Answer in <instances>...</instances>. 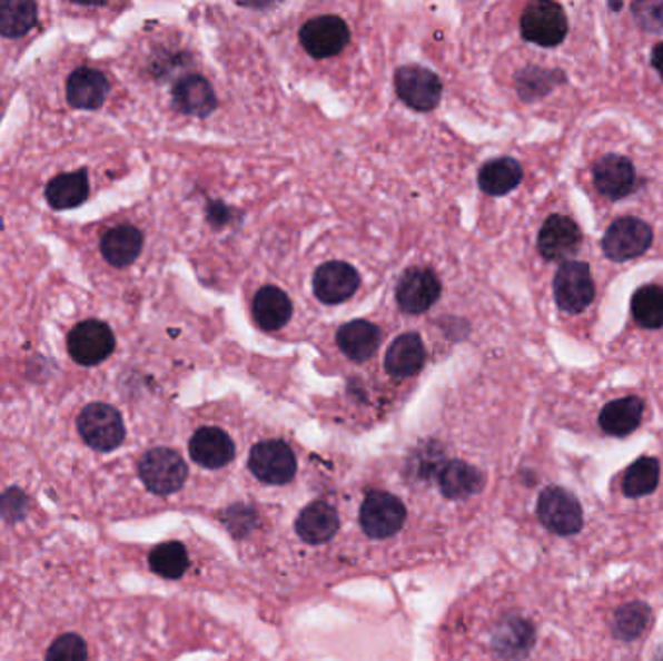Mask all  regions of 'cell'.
I'll use <instances>...</instances> for the list:
<instances>
[{
    "instance_id": "cb8c5ba5",
    "label": "cell",
    "mask_w": 663,
    "mask_h": 661,
    "mask_svg": "<svg viewBox=\"0 0 663 661\" xmlns=\"http://www.w3.org/2000/svg\"><path fill=\"white\" fill-rule=\"evenodd\" d=\"M142 245V234L136 227L119 226L107 231L106 237L101 239V253L106 256L107 263L113 264L117 268H125L135 263Z\"/></svg>"
},
{
    "instance_id": "2e32d148",
    "label": "cell",
    "mask_w": 663,
    "mask_h": 661,
    "mask_svg": "<svg viewBox=\"0 0 663 661\" xmlns=\"http://www.w3.org/2000/svg\"><path fill=\"white\" fill-rule=\"evenodd\" d=\"M190 458L208 470L224 467L235 458V444L226 431L218 427L198 428L189 444Z\"/></svg>"
},
{
    "instance_id": "4316f807",
    "label": "cell",
    "mask_w": 663,
    "mask_h": 661,
    "mask_svg": "<svg viewBox=\"0 0 663 661\" xmlns=\"http://www.w3.org/2000/svg\"><path fill=\"white\" fill-rule=\"evenodd\" d=\"M88 193H90V185H88L86 171L59 175L47 185L46 190L47 200L57 210L80 206L88 198Z\"/></svg>"
},
{
    "instance_id": "836d02e7",
    "label": "cell",
    "mask_w": 663,
    "mask_h": 661,
    "mask_svg": "<svg viewBox=\"0 0 663 661\" xmlns=\"http://www.w3.org/2000/svg\"><path fill=\"white\" fill-rule=\"evenodd\" d=\"M46 661H88V647L80 637L65 634L47 650Z\"/></svg>"
},
{
    "instance_id": "30bf717a",
    "label": "cell",
    "mask_w": 663,
    "mask_h": 661,
    "mask_svg": "<svg viewBox=\"0 0 663 661\" xmlns=\"http://www.w3.org/2000/svg\"><path fill=\"white\" fill-rule=\"evenodd\" d=\"M113 349V332L101 320H83L68 336L70 357L86 367L103 363Z\"/></svg>"
},
{
    "instance_id": "8992f818",
    "label": "cell",
    "mask_w": 663,
    "mask_h": 661,
    "mask_svg": "<svg viewBox=\"0 0 663 661\" xmlns=\"http://www.w3.org/2000/svg\"><path fill=\"white\" fill-rule=\"evenodd\" d=\"M78 431L93 451H115L125 441V423L115 407L90 404L78 417Z\"/></svg>"
},
{
    "instance_id": "83f0119b",
    "label": "cell",
    "mask_w": 663,
    "mask_h": 661,
    "mask_svg": "<svg viewBox=\"0 0 663 661\" xmlns=\"http://www.w3.org/2000/svg\"><path fill=\"white\" fill-rule=\"evenodd\" d=\"M38 7L28 0L0 2V33L4 38H22L33 28Z\"/></svg>"
},
{
    "instance_id": "603a6c76",
    "label": "cell",
    "mask_w": 663,
    "mask_h": 661,
    "mask_svg": "<svg viewBox=\"0 0 663 661\" xmlns=\"http://www.w3.org/2000/svg\"><path fill=\"white\" fill-rule=\"evenodd\" d=\"M175 106L179 111L195 117H206L216 109V93L202 76H187L175 86Z\"/></svg>"
},
{
    "instance_id": "44dd1931",
    "label": "cell",
    "mask_w": 663,
    "mask_h": 661,
    "mask_svg": "<svg viewBox=\"0 0 663 661\" xmlns=\"http://www.w3.org/2000/svg\"><path fill=\"white\" fill-rule=\"evenodd\" d=\"M425 363V347L419 334L407 332L394 339L393 346L386 352V371L396 378H407L422 371Z\"/></svg>"
},
{
    "instance_id": "8fae6325",
    "label": "cell",
    "mask_w": 663,
    "mask_h": 661,
    "mask_svg": "<svg viewBox=\"0 0 663 661\" xmlns=\"http://www.w3.org/2000/svg\"><path fill=\"white\" fill-rule=\"evenodd\" d=\"M399 99L415 111H433L443 96V83L435 72L423 67H404L396 72Z\"/></svg>"
},
{
    "instance_id": "7a4b0ae2",
    "label": "cell",
    "mask_w": 663,
    "mask_h": 661,
    "mask_svg": "<svg viewBox=\"0 0 663 661\" xmlns=\"http://www.w3.org/2000/svg\"><path fill=\"white\" fill-rule=\"evenodd\" d=\"M522 36L540 47H557L568 33L565 10L557 2L542 0L530 4L521 18Z\"/></svg>"
},
{
    "instance_id": "9a60e30c",
    "label": "cell",
    "mask_w": 663,
    "mask_h": 661,
    "mask_svg": "<svg viewBox=\"0 0 663 661\" xmlns=\"http://www.w3.org/2000/svg\"><path fill=\"white\" fill-rule=\"evenodd\" d=\"M594 182L597 190L610 200H621L633 195L636 188V171L623 156H605L594 167Z\"/></svg>"
},
{
    "instance_id": "4dcf8cb0",
    "label": "cell",
    "mask_w": 663,
    "mask_h": 661,
    "mask_svg": "<svg viewBox=\"0 0 663 661\" xmlns=\"http://www.w3.org/2000/svg\"><path fill=\"white\" fill-rule=\"evenodd\" d=\"M660 483V462L656 458L636 460L633 466L626 470L623 477V491L626 496L650 495Z\"/></svg>"
},
{
    "instance_id": "52a82bcc",
    "label": "cell",
    "mask_w": 663,
    "mask_h": 661,
    "mask_svg": "<svg viewBox=\"0 0 663 661\" xmlns=\"http://www.w3.org/2000/svg\"><path fill=\"white\" fill-rule=\"evenodd\" d=\"M537 516L543 526L557 535L578 534L584 514L576 496L561 487H547L537 501Z\"/></svg>"
},
{
    "instance_id": "7402d4cb",
    "label": "cell",
    "mask_w": 663,
    "mask_h": 661,
    "mask_svg": "<svg viewBox=\"0 0 663 661\" xmlns=\"http://www.w3.org/2000/svg\"><path fill=\"white\" fill-rule=\"evenodd\" d=\"M644 414V402L636 396L613 399L600 414V427L611 436L631 435L639 428Z\"/></svg>"
},
{
    "instance_id": "4fadbf2b",
    "label": "cell",
    "mask_w": 663,
    "mask_h": 661,
    "mask_svg": "<svg viewBox=\"0 0 663 661\" xmlns=\"http://www.w3.org/2000/svg\"><path fill=\"white\" fill-rule=\"evenodd\" d=\"M441 292L443 287L433 272L427 268H414L407 270L399 279L396 300L399 308L409 315H422L437 303Z\"/></svg>"
},
{
    "instance_id": "ac0fdd59",
    "label": "cell",
    "mask_w": 663,
    "mask_h": 661,
    "mask_svg": "<svg viewBox=\"0 0 663 661\" xmlns=\"http://www.w3.org/2000/svg\"><path fill=\"white\" fill-rule=\"evenodd\" d=\"M380 339H383V334L378 331V326L367 323V320L344 324L336 336L342 354L357 363L369 361L373 355L377 354Z\"/></svg>"
},
{
    "instance_id": "e0dca14e",
    "label": "cell",
    "mask_w": 663,
    "mask_h": 661,
    "mask_svg": "<svg viewBox=\"0 0 663 661\" xmlns=\"http://www.w3.org/2000/svg\"><path fill=\"white\" fill-rule=\"evenodd\" d=\"M338 512L325 501L313 503L299 514L295 530L303 541L310 545H320L338 534Z\"/></svg>"
},
{
    "instance_id": "7c38bea8",
    "label": "cell",
    "mask_w": 663,
    "mask_h": 661,
    "mask_svg": "<svg viewBox=\"0 0 663 661\" xmlns=\"http://www.w3.org/2000/svg\"><path fill=\"white\" fill-rule=\"evenodd\" d=\"M581 243V227L573 219L558 214L545 219L537 235V248L550 263H568V258L578 253Z\"/></svg>"
},
{
    "instance_id": "d4e9b609",
    "label": "cell",
    "mask_w": 663,
    "mask_h": 661,
    "mask_svg": "<svg viewBox=\"0 0 663 661\" xmlns=\"http://www.w3.org/2000/svg\"><path fill=\"white\" fill-rule=\"evenodd\" d=\"M438 483L448 499H467L482 491L485 477L477 467L469 466L461 460H454L448 462L445 470L441 472Z\"/></svg>"
},
{
    "instance_id": "5b68a950",
    "label": "cell",
    "mask_w": 663,
    "mask_h": 661,
    "mask_svg": "<svg viewBox=\"0 0 663 661\" xmlns=\"http://www.w3.org/2000/svg\"><path fill=\"white\" fill-rule=\"evenodd\" d=\"M652 227L639 218H619L603 235L602 248L605 256L615 263H625L644 255L652 247Z\"/></svg>"
},
{
    "instance_id": "f1b7e54d",
    "label": "cell",
    "mask_w": 663,
    "mask_h": 661,
    "mask_svg": "<svg viewBox=\"0 0 663 661\" xmlns=\"http://www.w3.org/2000/svg\"><path fill=\"white\" fill-rule=\"evenodd\" d=\"M151 571L164 579H181L189 571V553L179 541H167L150 553Z\"/></svg>"
},
{
    "instance_id": "1f68e13d",
    "label": "cell",
    "mask_w": 663,
    "mask_h": 661,
    "mask_svg": "<svg viewBox=\"0 0 663 661\" xmlns=\"http://www.w3.org/2000/svg\"><path fill=\"white\" fill-rule=\"evenodd\" d=\"M649 621V605H644L641 601L626 603V605L615 611V616H613V632L621 640L639 639L642 632L646 631Z\"/></svg>"
},
{
    "instance_id": "484cf974",
    "label": "cell",
    "mask_w": 663,
    "mask_h": 661,
    "mask_svg": "<svg viewBox=\"0 0 663 661\" xmlns=\"http://www.w3.org/2000/svg\"><path fill=\"white\" fill-rule=\"evenodd\" d=\"M524 177L522 166L513 158L493 159L479 171V187L491 196L508 195L518 187Z\"/></svg>"
},
{
    "instance_id": "e575fe53",
    "label": "cell",
    "mask_w": 663,
    "mask_h": 661,
    "mask_svg": "<svg viewBox=\"0 0 663 661\" xmlns=\"http://www.w3.org/2000/svg\"><path fill=\"white\" fill-rule=\"evenodd\" d=\"M652 67L656 68L663 78V43H657L652 51Z\"/></svg>"
},
{
    "instance_id": "ba28073f",
    "label": "cell",
    "mask_w": 663,
    "mask_h": 661,
    "mask_svg": "<svg viewBox=\"0 0 663 661\" xmlns=\"http://www.w3.org/2000/svg\"><path fill=\"white\" fill-rule=\"evenodd\" d=\"M301 46L315 59L336 57L349 43V28L339 16L325 14L313 18L299 31Z\"/></svg>"
},
{
    "instance_id": "d6986e66",
    "label": "cell",
    "mask_w": 663,
    "mask_h": 661,
    "mask_svg": "<svg viewBox=\"0 0 663 661\" xmlns=\"http://www.w3.org/2000/svg\"><path fill=\"white\" fill-rule=\"evenodd\" d=\"M109 91L106 76L93 68H80L68 78V103L76 109H98Z\"/></svg>"
},
{
    "instance_id": "277c9868",
    "label": "cell",
    "mask_w": 663,
    "mask_h": 661,
    "mask_svg": "<svg viewBox=\"0 0 663 661\" xmlns=\"http://www.w3.org/2000/svg\"><path fill=\"white\" fill-rule=\"evenodd\" d=\"M406 506L402 504L398 496L385 491L369 493L359 511L363 532L373 540H386L398 534L406 524Z\"/></svg>"
},
{
    "instance_id": "ffe728a7",
    "label": "cell",
    "mask_w": 663,
    "mask_h": 661,
    "mask_svg": "<svg viewBox=\"0 0 663 661\" xmlns=\"http://www.w3.org/2000/svg\"><path fill=\"white\" fill-rule=\"evenodd\" d=\"M294 313V305L279 287L266 286L255 295L253 316L266 332L281 331Z\"/></svg>"
},
{
    "instance_id": "f546056e",
    "label": "cell",
    "mask_w": 663,
    "mask_h": 661,
    "mask_svg": "<svg viewBox=\"0 0 663 661\" xmlns=\"http://www.w3.org/2000/svg\"><path fill=\"white\" fill-rule=\"evenodd\" d=\"M634 320L642 328L660 331L663 328V287L644 286L633 295L631 300Z\"/></svg>"
},
{
    "instance_id": "d6a6232c",
    "label": "cell",
    "mask_w": 663,
    "mask_h": 661,
    "mask_svg": "<svg viewBox=\"0 0 663 661\" xmlns=\"http://www.w3.org/2000/svg\"><path fill=\"white\" fill-rule=\"evenodd\" d=\"M534 644V631L526 621L513 619L498 632L497 647L506 655H524Z\"/></svg>"
},
{
    "instance_id": "9c48e42d",
    "label": "cell",
    "mask_w": 663,
    "mask_h": 661,
    "mask_svg": "<svg viewBox=\"0 0 663 661\" xmlns=\"http://www.w3.org/2000/svg\"><path fill=\"white\" fill-rule=\"evenodd\" d=\"M250 472L268 485H286L297 472L295 454L284 441H265L250 451Z\"/></svg>"
},
{
    "instance_id": "6da1fadb",
    "label": "cell",
    "mask_w": 663,
    "mask_h": 661,
    "mask_svg": "<svg viewBox=\"0 0 663 661\" xmlns=\"http://www.w3.org/2000/svg\"><path fill=\"white\" fill-rule=\"evenodd\" d=\"M144 485L156 495H171L185 485L189 467L179 452L171 448H154L146 452L138 466Z\"/></svg>"
},
{
    "instance_id": "5bb4252c",
    "label": "cell",
    "mask_w": 663,
    "mask_h": 661,
    "mask_svg": "<svg viewBox=\"0 0 663 661\" xmlns=\"http://www.w3.org/2000/svg\"><path fill=\"white\" fill-rule=\"evenodd\" d=\"M359 284L362 279L354 266L339 260L323 264L313 278L315 295L326 305H338L349 299L359 289Z\"/></svg>"
},
{
    "instance_id": "3957f363",
    "label": "cell",
    "mask_w": 663,
    "mask_h": 661,
    "mask_svg": "<svg viewBox=\"0 0 663 661\" xmlns=\"http://www.w3.org/2000/svg\"><path fill=\"white\" fill-rule=\"evenodd\" d=\"M553 292L558 308L565 313L578 315L584 308H588L596 295L588 264L578 260L561 264L553 279Z\"/></svg>"
}]
</instances>
